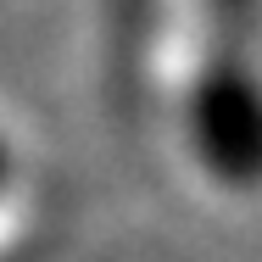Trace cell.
Masks as SVG:
<instances>
[{
    "label": "cell",
    "instance_id": "obj_2",
    "mask_svg": "<svg viewBox=\"0 0 262 262\" xmlns=\"http://www.w3.org/2000/svg\"><path fill=\"white\" fill-rule=\"evenodd\" d=\"M6 179H11V151H6V140H0V190H6Z\"/></svg>",
    "mask_w": 262,
    "mask_h": 262
},
{
    "label": "cell",
    "instance_id": "obj_1",
    "mask_svg": "<svg viewBox=\"0 0 262 262\" xmlns=\"http://www.w3.org/2000/svg\"><path fill=\"white\" fill-rule=\"evenodd\" d=\"M190 140L217 184H262V67L257 73H212L201 67L190 90Z\"/></svg>",
    "mask_w": 262,
    "mask_h": 262
}]
</instances>
